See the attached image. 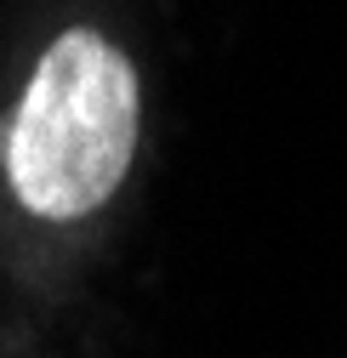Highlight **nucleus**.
<instances>
[{
    "mask_svg": "<svg viewBox=\"0 0 347 358\" xmlns=\"http://www.w3.org/2000/svg\"><path fill=\"white\" fill-rule=\"evenodd\" d=\"M143 143L137 63L92 23L63 29L34 57L6 120V182L40 222L97 216Z\"/></svg>",
    "mask_w": 347,
    "mask_h": 358,
    "instance_id": "nucleus-1",
    "label": "nucleus"
}]
</instances>
